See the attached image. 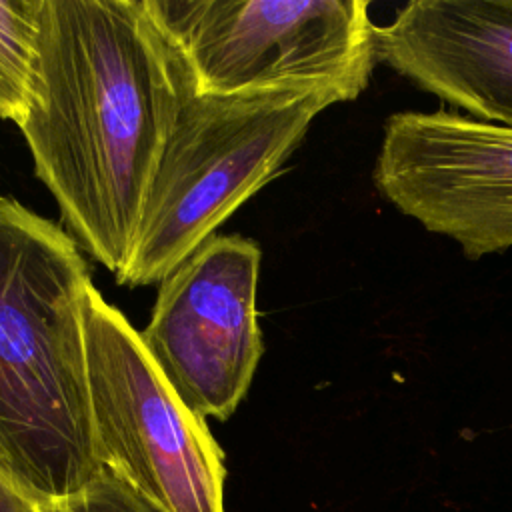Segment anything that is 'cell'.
<instances>
[{
	"label": "cell",
	"mask_w": 512,
	"mask_h": 512,
	"mask_svg": "<svg viewBox=\"0 0 512 512\" xmlns=\"http://www.w3.org/2000/svg\"><path fill=\"white\" fill-rule=\"evenodd\" d=\"M206 94L324 88L356 100L378 62L366 0H146Z\"/></svg>",
	"instance_id": "obj_4"
},
{
	"label": "cell",
	"mask_w": 512,
	"mask_h": 512,
	"mask_svg": "<svg viewBox=\"0 0 512 512\" xmlns=\"http://www.w3.org/2000/svg\"><path fill=\"white\" fill-rule=\"evenodd\" d=\"M78 244L0 194V474L60 502L102 468L90 410Z\"/></svg>",
	"instance_id": "obj_2"
},
{
	"label": "cell",
	"mask_w": 512,
	"mask_h": 512,
	"mask_svg": "<svg viewBox=\"0 0 512 512\" xmlns=\"http://www.w3.org/2000/svg\"><path fill=\"white\" fill-rule=\"evenodd\" d=\"M372 176L390 204L468 258L512 248V128L452 110L396 112Z\"/></svg>",
	"instance_id": "obj_7"
},
{
	"label": "cell",
	"mask_w": 512,
	"mask_h": 512,
	"mask_svg": "<svg viewBox=\"0 0 512 512\" xmlns=\"http://www.w3.org/2000/svg\"><path fill=\"white\" fill-rule=\"evenodd\" d=\"M336 102L324 88L206 94L184 64L182 98L118 284L162 282L276 176L312 120Z\"/></svg>",
	"instance_id": "obj_3"
},
{
	"label": "cell",
	"mask_w": 512,
	"mask_h": 512,
	"mask_svg": "<svg viewBox=\"0 0 512 512\" xmlns=\"http://www.w3.org/2000/svg\"><path fill=\"white\" fill-rule=\"evenodd\" d=\"M260 258L258 244L244 236L208 238L160 282L140 332L170 388L204 420L232 416L262 358Z\"/></svg>",
	"instance_id": "obj_6"
},
{
	"label": "cell",
	"mask_w": 512,
	"mask_h": 512,
	"mask_svg": "<svg viewBox=\"0 0 512 512\" xmlns=\"http://www.w3.org/2000/svg\"><path fill=\"white\" fill-rule=\"evenodd\" d=\"M376 44L418 88L512 128V0H414L376 26Z\"/></svg>",
	"instance_id": "obj_8"
},
{
	"label": "cell",
	"mask_w": 512,
	"mask_h": 512,
	"mask_svg": "<svg viewBox=\"0 0 512 512\" xmlns=\"http://www.w3.org/2000/svg\"><path fill=\"white\" fill-rule=\"evenodd\" d=\"M84 338L100 464L162 512H224V460L206 420L170 388L140 332L90 286Z\"/></svg>",
	"instance_id": "obj_5"
},
{
	"label": "cell",
	"mask_w": 512,
	"mask_h": 512,
	"mask_svg": "<svg viewBox=\"0 0 512 512\" xmlns=\"http://www.w3.org/2000/svg\"><path fill=\"white\" fill-rule=\"evenodd\" d=\"M44 0H0V118L22 122L30 104Z\"/></svg>",
	"instance_id": "obj_9"
},
{
	"label": "cell",
	"mask_w": 512,
	"mask_h": 512,
	"mask_svg": "<svg viewBox=\"0 0 512 512\" xmlns=\"http://www.w3.org/2000/svg\"><path fill=\"white\" fill-rule=\"evenodd\" d=\"M60 512H162L130 482L102 466L76 494L58 502Z\"/></svg>",
	"instance_id": "obj_10"
},
{
	"label": "cell",
	"mask_w": 512,
	"mask_h": 512,
	"mask_svg": "<svg viewBox=\"0 0 512 512\" xmlns=\"http://www.w3.org/2000/svg\"><path fill=\"white\" fill-rule=\"evenodd\" d=\"M184 62L146 0H44L26 116L34 172L72 240L122 280Z\"/></svg>",
	"instance_id": "obj_1"
},
{
	"label": "cell",
	"mask_w": 512,
	"mask_h": 512,
	"mask_svg": "<svg viewBox=\"0 0 512 512\" xmlns=\"http://www.w3.org/2000/svg\"><path fill=\"white\" fill-rule=\"evenodd\" d=\"M0 512H60L58 502L40 504L24 496L0 474Z\"/></svg>",
	"instance_id": "obj_11"
}]
</instances>
